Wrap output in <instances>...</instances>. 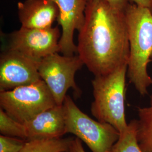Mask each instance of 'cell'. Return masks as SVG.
<instances>
[{"label": "cell", "instance_id": "obj_18", "mask_svg": "<svg viewBox=\"0 0 152 152\" xmlns=\"http://www.w3.org/2000/svg\"><path fill=\"white\" fill-rule=\"evenodd\" d=\"M68 152H86L82 144V141L78 138H73L71 142Z\"/></svg>", "mask_w": 152, "mask_h": 152}, {"label": "cell", "instance_id": "obj_1", "mask_svg": "<svg viewBox=\"0 0 152 152\" xmlns=\"http://www.w3.org/2000/svg\"><path fill=\"white\" fill-rule=\"evenodd\" d=\"M77 46L78 55L95 76L127 64L130 43L125 11L105 0L87 1Z\"/></svg>", "mask_w": 152, "mask_h": 152}, {"label": "cell", "instance_id": "obj_5", "mask_svg": "<svg viewBox=\"0 0 152 152\" xmlns=\"http://www.w3.org/2000/svg\"><path fill=\"white\" fill-rule=\"evenodd\" d=\"M56 105L53 94L42 80L29 85L0 91L1 108L22 124Z\"/></svg>", "mask_w": 152, "mask_h": 152}, {"label": "cell", "instance_id": "obj_17", "mask_svg": "<svg viewBox=\"0 0 152 152\" xmlns=\"http://www.w3.org/2000/svg\"><path fill=\"white\" fill-rule=\"evenodd\" d=\"M90 1V0H86ZM109 2L113 7L121 10L125 11L126 7L130 3L129 0H105Z\"/></svg>", "mask_w": 152, "mask_h": 152}, {"label": "cell", "instance_id": "obj_7", "mask_svg": "<svg viewBox=\"0 0 152 152\" xmlns=\"http://www.w3.org/2000/svg\"><path fill=\"white\" fill-rule=\"evenodd\" d=\"M60 37L58 27L48 29L21 27L10 34L7 49L18 51L39 62L49 55L59 53Z\"/></svg>", "mask_w": 152, "mask_h": 152}, {"label": "cell", "instance_id": "obj_9", "mask_svg": "<svg viewBox=\"0 0 152 152\" xmlns=\"http://www.w3.org/2000/svg\"><path fill=\"white\" fill-rule=\"evenodd\" d=\"M59 8L57 19L61 27L59 48L61 54L72 56L77 53L74 33L81 28L85 21L86 0H54Z\"/></svg>", "mask_w": 152, "mask_h": 152}, {"label": "cell", "instance_id": "obj_8", "mask_svg": "<svg viewBox=\"0 0 152 152\" xmlns=\"http://www.w3.org/2000/svg\"><path fill=\"white\" fill-rule=\"evenodd\" d=\"M39 62L16 50L6 49L0 58V91L11 90L41 81L38 70Z\"/></svg>", "mask_w": 152, "mask_h": 152}, {"label": "cell", "instance_id": "obj_13", "mask_svg": "<svg viewBox=\"0 0 152 152\" xmlns=\"http://www.w3.org/2000/svg\"><path fill=\"white\" fill-rule=\"evenodd\" d=\"M73 139L60 137L27 140L20 152H68Z\"/></svg>", "mask_w": 152, "mask_h": 152}, {"label": "cell", "instance_id": "obj_4", "mask_svg": "<svg viewBox=\"0 0 152 152\" xmlns=\"http://www.w3.org/2000/svg\"><path fill=\"white\" fill-rule=\"evenodd\" d=\"M63 106L66 134L77 136L92 152H111L120 135L113 126L92 119L83 113L68 95L65 96Z\"/></svg>", "mask_w": 152, "mask_h": 152}, {"label": "cell", "instance_id": "obj_12", "mask_svg": "<svg viewBox=\"0 0 152 152\" xmlns=\"http://www.w3.org/2000/svg\"><path fill=\"white\" fill-rule=\"evenodd\" d=\"M137 139L142 152H152V95L147 107L137 108Z\"/></svg>", "mask_w": 152, "mask_h": 152}, {"label": "cell", "instance_id": "obj_16", "mask_svg": "<svg viewBox=\"0 0 152 152\" xmlns=\"http://www.w3.org/2000/svg\"><path fill=\"white\" fill-rule=\"evenodd\" d=\"M27 140L18 137L0 135V152H20Z\"/></svg>", "mask_w": 152, "mask_h": 152}, {"label": "cell", "instance_id": "obj_10", "mask_svg": "<svg viewBox=\"0 0 152 152\" xmlns=\"http://www.w3.org/2000/svg\"><path fill=\"white\" fill-rule=\"evenodd\" d=\"M23 125L26 140L60 138L66 134L63 105L45 110Z\"/></svg>", "mask_w": 152, "mask_h": 152}, {"label": "cell", "instance_id": "obj_2", "mask_svg": "<svg viewBox=\"0 0 152 152\" xmlns=\"http://www.w3.org/2000/svg\"><path fill=\"white\" fill-rule=\"evenodd\" d=\"M125 14L130 43L127 76L138 92L144 96L152 85L148 72L152 58V12L130 2Z\"/></svg>", "mask_w": 152, "mask_h": 152}, {"label": "cell", "instance_id": "obj_3", "mask_svg": "<svg viewBox=\"0 0 152 152\" xmlns=\"http://www.w3.org/2000/svg\"><path fill=\"white\" fill-rule=\"evenodd\" d=\"M127 71V64L107 75L95 76L92 81L91 114L99 121L113 126L120 134L128 126L125 115Z\"/></svg>", "mask_w": 152, "mask_h": 152}, {"label": "cell", "instance_id": "obj_14", "mask_svg": "<svg viewBox=\"0 0 152 152\" xmlns=\"http://www.w3.org/2000/svg\"><path fill=\"white\" fill-rule=\"evenodd\" d=\"M110 152H142L137 139L136 120L131 121L125 130L120 133Z\"/></svg>", "mask_w": 152, "mask_h": 152}, {"label": "cell", "instance_id": "obj_19", "mask_svg": "<svg viewBox=\"0 0 152 152\" xmlns=\"http://www.w3.org/2000/svg\"><path fill=\"white\" fill-rule=\"evenodd\" d=\"M129 1L137 5L147 7L152 12V0H129Z\"/></svg>", "mask_w": 152, "mask_h": 152}, {"label": "cell", "instance_id": "obj_11", "mask_svg": "<svg viewBox=\"0 0 152 152\" xmlns=\"http://www.w3.org/2000/svg\"><path fill=\"white\" fill-rule=\"evenodd\" d=\"M18 9L22 27L27 28H50L59 14L54 0H25Z\"/></svg>", "mask_w": 152, "mask_h": 152}, {"label": "cell", "instance_id": "obj_6", "mask_svg": "<svg viewBox=\"0 0 152 152\" xmlns=\"http://www.w3.org/2000/svg\"><path fill=\"white\" fill-rule=\"evenodd\" d=\"M83 65L78 55H61L59 53L49 55L39 61V74L53 94L56 105H63L69 88L78 96L81 94L75 82V75Z\"/></svg>", "mask_w": 152, "mask_h": 152}, {"label": "cell", "instance_id": "obj_15", "mask_svg": "<svg viewBox=\"0 0 152 152\" xmlns=\"http://www.w3.org/2000/svg\"><path fill=\"white\" fill-rule=\"evenodd\" d=\"M1 135L20 138L26 140L24 125L14 120L5 112L0 109Z\"/></svg>", "mask_w": 152, "mask_h": 152}]
</instances>
